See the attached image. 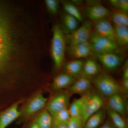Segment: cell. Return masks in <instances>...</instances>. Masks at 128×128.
<instances>
[{"label": "cell", "instance_id": "23", "mask_svg": "<svg viewBox=\"0 0 128 128\" xmlns=\"http://www.w3.org/2000/svg\"><path fill=\"white\" fill-rule=\"evenodd\" d=\"M110 16L115 25L128 27V12L116 10L110 12Z\"/></svg>", "mask_w": 128, "mask_h": 128}, {"label": "cell", "instance_id": "24", "mask_svg": "<svg viewBox=\"0 0 128 128\" xmlns=\"http://www.w3.org/2000/svg\"><path fill=\"white\" fill-rule=\"evenodd\" d=\"M107 114L116 128H128V124L123 117L107 107Z\"/></svg>", "mask_w": 128, "mask_h": 128}, {"label": "cell", "instance_id": "5", "mask_svg": "<svg viewBox=\"0 0 128 128\" xmlns=\"http://www.w3.org/2000/svg\"><path fill=\"white\" fill-rule=\"evenodd\" d=\"M103 96L98 92H88L81 114L83 126L88 118L104 106Z\"/></svg>", "mask_w": 128, "mask_h": 128}, {"label": "cell", "instance_id": "2", "mask_svg": "<svg viewBox=\"0 0 128 128\" xmlns=\"http://www.w3.org/2000/svg\"><path fill=\"white\" fill-rule=\"evenodd\" d=\"M12 47L8 24L6 19L0 14V72L7 65Z\"/></svg>", "mask_w": 128, "mask_h": 128}, {"label": "cell", "instance_id": "29", "mask_svg": "<svg viewBox=\"0 0 128 128\" xmlns=\"http://www.w3.org/2000/svg\"><path fill=\"white\" fill-rule=\"evenodd\" d=\"M81 116L70 118L68 122L66 128H83Z\"/></svg>", "mask_w": 128, "mask_h": 128}, {"label": "cell", "instance_id": "10", "mask_svg": "<svg viewBox=\"0 0 128 128\" xmlns=\"http://www.w3.org/2000/svg\"><path fill=\"white\" fill-rule=\"evenodd\" d=\"M123 95L114 94L108 98V107L110 108L124 118L126 116L128 112V105Z\"/></svg>", "mask_w": 128, "mask_h": 128}, {"label": "cell", "instance_id": "33", "mask_svg": "<svg viewBox=\"0 0 128 128\" xmlns=\"http://www.w3.org/2000/svg\"><path fill=\"white\" fill-rule=\"evenodd\" d=\"M29 128H40L36 123L34 121L31 124Z\"/></svg>", "mask_w": 128, "mask_h": 128}, {"label": "cell", "instance_id": "4", "mask_svg": "<svg viewBox=\"0 0 128 128\" xmlns=\"http://www.w3.org/2000/svg\"><path fill=\"white\" fill-rule=\"evenodd\" d=\"M89 42L93 52L96 54L116 53L118 50L116 42L100 36L94 31L92 32Z\"/></svg>", "mask_w": 128, "mask_h": 128}, {"label": "cell", "instance_id": "6", "mask_svg": "<svg viewBox=\"0 0 128 128\" xmlns=\"http://www.w3.org/2000/svg\"><path fill=\"white\" fill-rule=\"evenodd\" d=\"M92 28V22L86 20L81 26L67 35L65 38L66 42L69 46H71L89 41Z\"/></svg>", "mask_w": 128, "mask_h": 128}, {"label": "cell", "instance_id": "26", "mask_svg": "<svg viewBox=\"0 0 128 128\" xmlns=\"http://www.w3.org/2000/svg\"><path fill=\"white\" fill-rule=\"evenodd\" d=\"M78 21L73 16L66 13L64 15V22L66 30L70 34L78 28Z\"/></svg>", "mask_w": 128, "mask_h": 128}, {"label": "cell", "instance_id": "16", "mask_svg": "<svg viewBox=\"0 0 128 128\" xmlns=\"http://www.w3.org/2000/svg\"><path fill=\"white\" fill-rule=\"evenodd\" d=\"M107 114V107L104 105L100 110L88 118L83 128H97L102 124Z\"/></svg>", "mask_w": 128, "mask_h": 128}, {"label": "cell", "instance_id": "30", "mask_svg": "<svg viewBox=\"0 0 128 128\" xmlns=\"http://www.w3.org/2000/svg\"><path fill=\"white\" fill-rule=\"evenodd\" d=\"M47 9L49 11L53 14H56L59 9L58 2L56 0H45Z\"/></svg>", "mask_w": 128, "mask_h": 128}, {"label": "cell", "instance_id": "11", "mask_svg": "<svg viewBox=\"0 0 128 128\" xmlns=\"http://www.w3.org/2000/svg\"><path fill=\"white\" fill-rule=\"evenodd\" d=\"M20 103L17 102L0 113V128H6L21 116L18 110Z\"/></svg>", "mask_w": 128, "mask_h": 128}, {"label": "cell", "instance_id": "8", "mask_svg": "<svg viewBox=\"0 0 128 128\" xmlns=\"http://www.w3.org/2000/svg\"><path fill=\"white\" fill-rule=\"evenodd\" d=\"M48 99L42 93L34 96L20 111L21 116L29 117L42 109L47 104Z\"/></svg>", "mask_w": 128, "mask_h": 128}, {"label": "cell", "instance_id": "7", "mask_svg": "<svg viewBox=\"0 0 128 128\" xmlns=\"http://www.w3.org/2000/svg\"><path fill=\"white\" fill-rule=\"evenodd\" d=\"M71 94L67 90L56 94L48 102L46 110L53 116L60 111L68 108Z\"/></svg>", "mask_w": 128, "mask_h": 128}, {"label": "cell", "instance_id": "28", "mask_svg": "<svg viewBox=\"0 0 128 128\" xmlns=\"http://www.w3.org/2000/svg\"><path fill=\"white\" fill-rule=\"evenodd\" d=\"M110 2L117 10H120L128 12V0H111Z\"/></svg>", "mask_w": 128, "mask_h": 128}, {"label": "cell", "instance_id": "18", "mask_svg": "<svg viewBox=\"0 0 128 128\" xmlns=\"http://www.w3.org/2000/svg\"><path fill=\"white\" fill-rule=\"evenodd\" d=\"M100 65L94 60H87L84 63L81 77L92 79L97 76L100 71Z\"/></svg>", "mask_w": 128, "mask_h": 128}, {"label": "cell", "instance_id": "15", "mask_svg": "<svg viewBox=\"0 0 128 128\" xmlns=\"http://www.w3.org/2000/svg\"><path fill=\"white\" fill-rule=\"evenodd\" d=\"M92 84L90 80L80 77L76 79L73 84L68 88V90L71 94H79L83 96L90 92Z\"/></svg>", "mask_w": 128, "mask_h": 128}, {"label": "cell", "instance_id": "13", "mask_svg": "<svg viewBox=\"0 0 128 128\" xmlns=\"http://www.w3.org/2000/svg\"><path fill=\"white\" fill-rule=\"evenodd\" d=\"M86 16L93 22L107 18L110 16V12L108 8L99 4L90 6L86 9Z\"/></svg>", "mask_w": 128, "mask_h": 128}, {"label": "cell", "instance_id": "21", "mask_svg": "<svg viewBox=\"0 0 128 128\" xmlns=\"http://www.w3.org/2000/svg\"><path fill=\"white\" fill-rule=\"evenodd\" d=\"M40 128H53V117L47 110H44L35 120Z\"/></svg>", "mask_w": 128, "mask_h": 128}, {"label": "cell", "instance_id": "31", "mask_svg": "<svg viewBox=\"0 0 128 128\" xmlns=\"http://www.w3.org/2000/svg\"><path fill=\"white\" fill-rule=\"evenodd\" d=\"M99 128H116L110 119L106 120Z\"/></svg>", "mask_w": 128, "mask_h": 128}, {"label": "cell", "instance_id": "19", "mask_svg": "<svg viewBox=\"0 0 128 128\" xmlns=\"http://www.w3.org/2000/svg\"><path fill=\"white\" fill-rule=\"evenodd\" d=\"M84 62L81 60H72L65 64L64 73L69 74L76 78L81 77Z\"/></svg>", "mask_w": 128, "mask_h": 128}, {"label": "cell", "instance_id": "34", "mask_svg": "<svg viewBox=\"0 0 128 128\" xmlns=\"http://www.w3.org/2000/svg\"><path fill=\"white\" fill-rule=\"evenodd\" d=\"M68 122H67L66 123L60 125V126H57V127H55L53 128H66L67 127V124H68Z\"/></svg>", "mask_w": 128, "mask_h": 128}, {"label": "cell", "instance_id": "25", "mask_svg": "<svg viewBox=\"0 0 128 128\" xmlns=\"http://www.w3.org/2000/svg\"><path fill=\"white\" fill-rule=\"evenodd\" d=\"M52 117L53 128L67 122L71 118L68 108L60 111Z\"/></svg>", "mask_w": 128, "mask_h": 128}, {"label": "cell", "instance_id": "12", "mask_svg": "<svg viewBox=\"0 0 128 128\" xmlns=\"http://www.w3.org/2000/svg\"><path fill=\"white\" fill-rule=\"evenodd\" d=\"M97 57L104 67L108 70L116 69L122 61L120 56L115 53L96 54Z\"/></svg>", "mask_w": 128, "mask_h": 128}, {"label": "cell", "instance_id": "9", "mask_svg": "<svg viewBox=\"0 0 128 128\" xmlns=\"http://www.w3.org/2000/svg\"><path fill=\"white\" fill-rule=\"evenodd\" d=\"M93 22V28L96 33L116 42L114 28L108 19L105 18Z\"/></svg>", "mask_w": 128, "mask_h": 128}, {"label": "cell", "instance_id": "3", "mask_svg": "<svg viewBox=\"0 0 128 128\" xmlns=\"http://www.w3.org/2000/svg\"><path fill=\"white\" fill-rule=\"evenodd\" d=\"M66 44L63 31L58 25H55L53 28L51 51L54 65L57 69L60 68L64 59Z\"/></svg>", "mask_w": 128, "mask_h": 128}, {"label": "cell", "instance_id": "27", "mask_svg": "<svg viewBox=\"0 0 128 128\" xmlns=\"http://www.w3.org/2000/svg\"><path fill=\"white\" fill-rule=\"evenodd\" d=\"M63 6L67 14L73 16L78 21L82 22V17L80 12L76 6L72 3L69 2H64L63 3Z\"/></svg>", "mask_w": 128, "mask_h": 128}, {"label": "cell", "instance_id": "14", "mask_svg": "<svg viewBox=\"0 0 128 128\" xmlns=\"http://www.w3.org/2000/svg\"><path fill=\"white\" fill-rule=\"evenodd\" d=\"M68 50L70 55L76 59L86 58L94 53L89 41L69 46Z\"/></svg>", "mask_w": 128, "mask_h": 128}, {"label": "cell", "instance_id": "32", "mask_svg": "<svg viewBox=\"0 0 128 128\" xmlns=\"http://www.w3.org/2000/svg\"><path fill=\"white\" fill-rule=\"evenodd\" d=\"M128 80V61L127 60L124 66L123 72L122 74V80Z\"/></svg>", "mask_w": 128, "mask_h": 128}, {"label": "cell", "instance_id": "1", "mask_svg": "<svg viewBox=\"0 0 128 128\" xmlns=\"http://www.w3.org/2000/svg\"><path fill=\"white\" fill-rule=\"evenodd\" d=\"M90 80L98 92L107 98L115 94H120L126 96L128 94L121 85L105 72H100Z\"/></svg>", "mask_w": 128, "mask_h": 128}, {"label": "cell", "instance_id": "17", "mask_svg": "<svg viewBox=\"0 0 128 128\" xmlns=\"http://www.w3.org/2000/svg\"><path fill=\"white\" fill-rule=\"evenodd\" d=\"M76 79L66 73L60 74L54 79L52 84V88L56 90L69 88L76 81Z\"/></svg>", "mask_w": 128, "mask_h": 128}, {"label": "cell", "instance_id": "20", "mask_svg": "<svg viewBox=\"0 0 128 128\" xmlns=\"http://www.w3.org/2000/svg\"><path fill=\"white\" fill-rule=\"evenodd\" d=\"M88 92L83 95L80 98L75 99L70 104L68 110L71 118L77 117L81 115L82 108L85 101L87 98Z\"/></svg>", "mask_w": 128, "mask_h": 128}, {"label": "cell", "instance_id": "22", "mask_svg": "<svg viewBox=\"0 0 128 128\" xmlns=\"http://www.w3.org/2000/svg\"><path fill=\"white\" fill-rule=\"evenodd\" d=\"M114 29L117 44L121 46H126L128 45V27L115 25Z\"/></svg>", "mask_w": 128, "mask_h": 128}]
</instances>
